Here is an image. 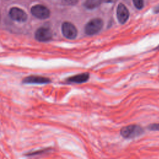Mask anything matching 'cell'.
I'll return each instance as SVG.
<instances>
[{"label": "cell", "instance_id": "cell-1", "mask_svg": "<svg viewBox=\"0 0 159 159\" xmlns=\"http://www.w3.org/2000/svg\"><path fill=\"white\" fill-rule=\"evenodd\" d=\"M144 132L143 129L135 124H132L122 127L120 131V135L125 139H133L139 137Z\"/></svg>", "mask_w": 159, "mask_h": 159}, {"label": "cell", "instance_id": "cell-2", "mask_svg": "<svg viewBox=\"0 0 159 159\" xmlns=\"http://www.w3.org/2000/svg\"><path fill=\"white\" fill-rule=\"evenodd\" d=\"M103 27V21L100 18H94L90 20L84 27V32L88 35L98 33Z\"/></svg>", "mask_w": 159, "mask_h": 159}, {"label": "cell", "instance_id": "cell-3", "mask_svg": "<svg viewBox=\"0 0 159 159\" xmlns=\"http://www.w3.org/2000/svg\"><path fill=\"white\" fill-rule=\"evenodd\" d=\"M31 14L35 17L40 19H47L50 14V10L45 6L42 4H36L30 9Z\"/></svg>", "mask_w": 159, "mask_h": 159}, {"label": "cell", "instance_id": "cell-4", "mask_svg": "<svg viewBox=\"0 0 159 159\" xmlns=\"http://www.w3.org/2000/svg\"><path fill=\"white\" fill-rule=\"evenodd\" d=\"M61 32L64 37L68 39H75L78 34L76 27L72 23L69 22H64L62 24Z\"/></svg>", "mask_w": 159, "mask_h": 159}, {"label": "cell", "instance_id": "cell-5", "mask_svg": "<svg viewBox=\"0 0 159 159\" xmlns=\"http://www.w3.org/2000/svg\"><path fill=\"white\" fill-rule=\"evenodd\" d=\"M35 38L39 42H47L52 38V33L50 29L41 27L35 32Z\"/></svg>", "mask_w": 159, "mask_h": 159}, {"label": "cell", "instance_id": "cell-6", "mask_svg": "<svg viewBox=\"0 0 159 159\" xmlns=\"http://www.w3.org/2000/svg\"><path fill=\"white\" fill-rule=\"evenodd\" d=\"M9 17L14 20L22 22L27 19V14L22 9L18 7H12L9 12Z\"/></svg>", "mask_w": 159, "mask_h": 159}, {"label": "cell", "instance_id": "cell-7", "mask_svg": "<svg viewBox=\"0 0 159 159\" xmlns=\"http://www.w3.org/2000/svg\"><path fill=\"white\" fill-rule=\"evenodd\" d=\"M116 15L118 21L120 24H124L127 22L129 17V12L124 4L120 3L118 4L116 10Z\"/></svg>", "mask_w": 159, "mask_h": 159}, {"label": "cell", "instance_id": "cell-8", "mask_svg": "<svg viewBox=\"0 0 159 159\" xmlns=\"http://www.w3.org/2000/svg\"><path fill=\"white\" fill-rule=\"evenodd\" d=\"M22 82L25 84H47L50 82V80L41 76H29L24 78Z\"/></svg>", "mask_w": 159, "mask_h": 159}, {"label": "cell", "instance_id": "cell-9", "mask_svg": "<svg viewBox=\"0 0 159 159\" xmlns=\"http://www.w3.org/2000/svg\"><path fill=\"white\" fill-rule=\"evenodd\" d=\"M89 75L88 73H83L78 74L76 75L72 76L67 79V81L70 83H82L86 82L88 80Z\"/></svg>", "mask_w": 159, "mask_h": 159}, {"label": "cell", "instance_id": "cell-10", "mask_svg": "<svg viewBox=\"0 0 159 159\" xmlns=\"http://www.w3.org/2000/svg\"><path fill=\"white\" fill-rule=\"evenodd\" d=\"M103 0H86L84 2V6L88 9H93L98 7Z\"/></svg>", "mask_w": 159, "mask_h": 159}, {"label": "cell", "instance_id": "cell-11", "mask_svg": "<svg viewBox=\"0 0 159 159\" xmlns=\"http://www.w3.org/2000/svg\"><path fill=\"white\" fill-rule=\"evenodd\" d=\"M134 5L137 9H142L144 6L143 0H132Z\"/></svg>", "mask_w": 159, "mask_h": 159}, {"label": "cell", "instance_id": "cell-12", "mask_svg": "<svg viewBox=\"0 0 159 159\" xmlns=\"http://www.w3.org/2000/svg\"><path fill=\"white\" fill-rule=\"evenodd\" d=\"M147 129L152 131H158L159 130V124H151L148 125Z\"/></svg>", "mask_w": 159, "mask_h": 159}, {"label": "cell", "instance_id": "cell-13", "mask_svg": "<svg viewBox=\"0 0 159 159\" xmlns=\"http://www.w3.org/2000/svg\"><path fill=\"white\" fill-rule=\"evenodd\" d=\"M64 2H65V4L67 2L68 4H75L77 2V0H65Z\"/></svg>", "mask_w": 159, "mask_h": 159}, {"label": "cell", "instance_id": "cell-14", "mask_svg": "<svg viewBox=\"0 0 159 159\" xmlns=\"http://www.w3.org/2000/svg\"><path fill=\"white\" fill-rule=\"evenodd\" d=\"M153 12L154 13H159V4L154 7Z\"/></svg>", "mask_w": 159, "mask_h": 159}, {"label": "cell", "instance_id": "cell-15", "mask_svg": "<svg viewBox=\"0 0 159 159\" xmlns=\"http://www.w3.org/2000/svg\"><path fill=\"white\" fill-rule=\"evenodd\" d=\"M116 0H103L104 2H107V3H112L114 2H115Z\"/></svg>", "mask_w": 159, "mask_h": 159}, {"label": "cell", "instance_id": "cell-16", "mask_svg": "<svg viewBox=\"0 0 159 159\" xmlns=\"http://www.w3.org/2000/svg\"><path fill=\"white\" fill-rule=\"evenodd\" d=\"M155 49H157V50H159V45L157 46V47H156V48H155Z\"/></svg>", "mask_w": 159, "mask_h": 159}]
</instances>
